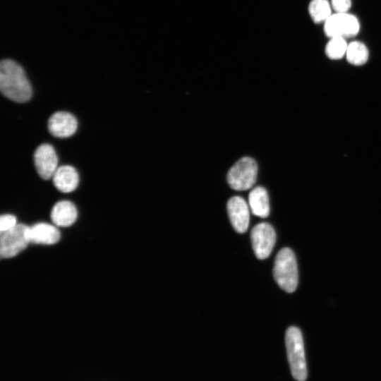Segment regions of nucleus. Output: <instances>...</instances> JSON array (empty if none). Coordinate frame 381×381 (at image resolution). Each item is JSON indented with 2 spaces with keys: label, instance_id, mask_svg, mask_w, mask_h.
Returning <instances> with one entry per match:
<instances>
[{
  "label": "nucleus",
  "instance_id": "1",
  "mask_svg": "<svg viewBox=\"0 0 381 381\" xmlns=\"http://www.w3.org/2000/svg\"><path fill=\"white\" fill-rule=\"evenodd\" d=\"M0 90L6 97L20 103L28 102L32 94L24 69L11 59L1 61Z\"/></svg>",
  "mask_w": 381,
  "mask_h": 381
},
{
  "label": "nucleus",
  "instance_id": "2",
  "mask_svg": "<svg viewBox=\"0 0 381 381\" xmlns=\"http://www.w3.org/2000/svg\"><path fill=\"white\" fill-rule=\"evenodd\" d=\"M285 344L292 376L297 381H306L308 371L301 330L296 327H289L285 334Z\"/></svg>",
  "mask_w": 381,
  "mask_h": 381
},
{
  "label": "nucleus",
  "instance_id": "3",
  "mask_svg": "<svg viewBox=\"0 0 381 381\" xmlns=\"http://www.w3.org/2000/svg\"><path fill=\"white\" fill-rule=\"evenodd\" d=\"M273 274L282 289L288 293L296 290L298 280V268L295 255L290 248H284L277 253Z\"/></svg>",
  "mask_w": 381,
  "mask_h": 381
},
{
  "label": "nucleus",
  "instance_id": "4",
  "mask_svg": "<svg viewBox=\"0 0 381 381\" xmlns=\"http://www.w3.org/2000/svg\"><path fill=\"white\" fill-rule=\"evenodd\" d=\"M258 165L251 157H243L236 162L227 174L229 186L236 190H246L255 183Z\"/></svg>",
  "mask_w": 381,
  "mask_h": 381
},
{
  "label": "nucleus",
  "instance_id": "5",
  "mask_svg": "<svg viewBox=\"0 0 381 381\" xmlns=\"http://www.w3.org/2000/svg\"><path fill=\"white\" fill-rule=\"evenodd\" d=\"M30 227L17 224L13 228L1 233L0 254L3 258H11L23 251L30 243Z\"/></svg>",
  "mask_w": 381,
  "mask_h": 381
},
{
  "label": "nucleus",
  "instance_id": "6",
  "mask_svg": "<svg viewBox=\"0 0 381 381\" xmlns=\"http://www.w3.org/2000/svg\"><path fill=\"white\" fill-rule=\"evenodd\" d=\"M359 30L360 24L357 18L347 12L331 15L324 25V32L330 38L351 37L356 35Z\"/></svg>",
  "mask_w": 381,
  "mask_h": 381
},
{
  "label": "nucleus",
  "instance_id": "7",
  "mask_svg": "<svg viewBox=\"0 0 381 381\" xmlns=\"http://www.w3.org/2000/svg\"><path fill=\"white\" fill-rule=\"evenodd\" d=\"M250 238L257 258L264 260L268 258L276 241L274 228L266 222L258 224L251 230Z\"/></svg>",
  "mask_w": 381,
  "mask_h": 381
},
{
  "label": "nucleus",
  "instance_id": "8",
  "mask_svg": "<svg viewBox=\"0 0 381 381\" xmlns=\"http://www.w3.org/2000/svg\"><path fill=\"white\" fill-rule=\"evenodd\" d=\"M34 162L39 176L44 180L52 178L58 168V158L52 145L42 144L34 153Z\"/></svg>",
  "mask_w": 381,
  "mask_h": 381
},
{
  "label": "nucleus",
  "instance_id": "9",
  "mask_svg": "<svg viewBox=\"0 0 381 381\" xmlns=\"http://www.w3.org/2000/svg\"><path fill=\"white\" fill-rule=\"evenodd\" d=\"M227 212L230 222L238 233H244L249 225L250 213L248 204L240 196L231 198L227 202Z\"/></svg>",
  "mask_w": 381,
  "mask_h": 381
},
{
  "label": "nucleus",
  "instance_id": "10",
  "mask_svg": "<svg viewBox=\"0 0 381 381\" xmlns=\"http://www.w3.org/2000/svg\"><path fill=\"white\" fill-rule=\"evenodd\" d=\"M78 127V122L73 115L66 111L53 114L48 121L49 133L56 138H68L73 135Z\"/></svg>",
  "mask_w": 381,
  "mask_h": 381
},
{
  "label": "nucleus",
  "instance_id": "11",
  "mask_svg": "<svg viewBox=\"0 0 381 381\" xmlns=\"http://www.w3.org/2000/svg\"><path fill=\"white\" fill-rule=\"evenodd\" d=\"M30 243L43 245L56 243L60 239V232L56 225L40 222L30 227Z\"/></svg>",
  "mask_w": 381,
  "mask_h": 381
},
{
  "label": "nucleus",
  "instance_id": "12",
  "mask_svg": "<svg viewBox=\"0 0 381 381\" xmlns=\"http://www.w3.org/2000/svg\"><path fill=\"white\" fill-rule=\"evenodd\" d=\"M54 186L61 192L70 193L78 186L79 176L74 167L63 165L57 168L52 176Z\"/></svg>",
  "mask_w": 381,
  "mask_h": 381
},
{
  "label": "nucleus",
  "instance_id": "13",
  "mask_svg": "<svg viewBox=\"0 0 381 381\" xmlns=\"http://www.w3.org/2000/svg\"><path fill=\"white\" fill-rule=\"evenodd\" d=\"M78 212L73 203L68 200L56 202L52 207L51 219L57 226H69L76 220Z\"/></svg>",
  "mask_w": 381,
  "mask_h": 381
},
{
  "label": "nucleus",
  "instance_id": "14",
  "mask_svg": "<svg viewBox=\"0 0 381 381\" xmlns=\"http://www.w3.org/2000/svg\"><path fill=\"white\" fill-rule=\"evenodd\" d=\"M248 204L253 214L261 218H265L269 215V196L263 187L258 186L250 191L248 195Z\"/></svg>",
  "mask_w": 381,
  "mask_h": 381
},
{
  "label": "nucleus",
  "instance_id": "15",
  "mask_svg": "<svg viewBox=\"0 0 381 381\" xmlns=\"http://www.w3.org/2000/svg\"><path fill=\"white\" fill-rule=\"evenodd\" d=\"M346 57L347 61L355 66H361L368 59V51L365 45L358 41H353L348 44Z\"/></svg>",
  "mask_w": 381,
  "mask_h": 381
},
{
  "label": "nucleus",
  "instance_id": "16",
  "mask_svg": "<svg viewBox=\"0 0 381 381\" xmlns=\"http://www.w3.org/2000/svg\"><path fill=\"white\" fill-rule=\"evenodd\" d=\"M308 11L315 23L325 22L332 15L328 0H312L308 6Z\"/></svg>",
  "mask_w": 381,
  "mask_h": 381
},
{
  "label": "nucleus",
  "instance_id": "17",
  "mask_svg": "<svg viewBox=\"0 0 381 381\" xmlns=\"http://www.w3.org/2000/svg\"><path fill=\"white\" fill-rule=\"evenodd\" d=\"M347 47L344 38L332 37L325 47V54L330 59H340L346 54Z\"/></svg>",
  "mask_w": 381,
  "mask_h": 381
},
{
  "label": "nucleus",
  "instance_id": "18",
  "mask_svg": "<svg viewBox=\"0 0 381 381\" xmlns=\"http://www.w3.org/2000/svg\"><path fill=\"white\" fill-rule=\"evenodd\" d=\"M17 224L16 217L12 214H2L0 217L1 233L11 229Z\"/></svg>",
  "mask_w": 381,
  "mask_h": 381
},
{
  "label": "nucleus",
  "instance_id": "19",
  "mask_svg": "<svg viewBox=\"0 0 381 381\" xmlns=\"http://www.w3.org/2000/svg\"><path fill=\"white\" fill-rule=\"evenodd\" d=\"M332 5L336 13H346L351 5V0H332Z\"/></svg>",
  "mask_w": 381,
  "mask_h": 381
}]
</instances>
